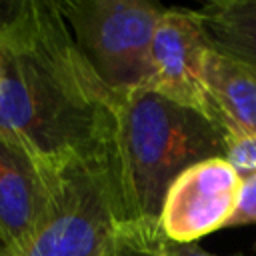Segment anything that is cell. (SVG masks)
Wrapping results in <instances>:
<instances>
[{"label": "cell", "mask_w": 256, "mask_h": 256, "mask_svg": "<svg viewBox=\"0 0 256 256\" xmlns=\"http://www.w3.org/2000/svg\"><path fill=\"white\" fill-rule=\"evenodd\" d=\"M114 96L78 50L58 2L22 0L0 32V132L48 168L102 156Z\"/></svg>", "instance_id": "cell-1"}, {"label": "cell", "mask_w": 256, "mask_h": 256, "mask_svg": "<svg viewBox=\"0 0 256 256\" xmlns=\"http://www.w3.org/2000/svg\"><path fill=\"white\" fill-rule=\"evenodd\" d=\"M224 154L222 130L200 110L148 88L114 96L106 164L126 226L156 230L170 184L190 166Z\"/></svg>", "instance_id": "cell-2"}, {"label": "cell", "mask_w": 256, "mask_h": 256, "mask_svg": "<svg viewBox=\"0 0 256 256\" xmlns=\"http://www.w3.org/2000/svg\"><path fill=\"white\" fill-rule=\"evenodd\" d=\"M124 228L106 154L76 158L54 168L48 208L14 256H106Z\"/></svg>", "instance_id": "cell-3"}, {"label": "cell", "mask_w": 256, "mask_h": 256, "mask_svg": "<svg viewBox=\"0 0 256 256\" xmlns=\"http://www.w3.org/2000/svg\"><path fill=\"white\" fill-rule=\"evenodd\" d=\"M72 38L114 94L146 88L150 44L166 6L148 0H62Z\"/></svg>", "instance_id": "cell-4"}, {"label": "cell", "mask_w": 256, "mask_h": 256, "mask_svg": "<svg viewBox=\"0 0 256 256\" xmlns=\"http://www.w3.org/2000/svg\"><path fill=\"white\" fill-rule=\"evenodd\" d=\"M242 178L224 158H210L184 170L168 188L158 228L174 244H196L226 228L238 200Z\"/></svg>", "instance_id": "cell-5"}, {"label": "cell", "mask_w": 256, "mask_h": 256, "mask_svg": "<svg viewBox=\"0 0 256 256\" xmlns=\"http://www.w3.org/2000/svg\"><path fill=\"white\" fill-rule=\"evenodd\" d=\"M210 42L196 10L166 8L152 36L146 88L204 114L202 58Z\"/></svg>", "instance_id": "cell-6"}, {"label": "cell", "mask_w": 256, "mask_h": 256, "mask_svg": "<svg viewBox=\"0 0 256 256\" xmlns=\"http://www.w3.org/2000/svg\"><path fill=\"white\" fill-rule=\"evenodd\" d=\"M58 168V166H56ZM54 168L0 132V248L14 256L36 232L52 192Z\"/></svg>", "instance_id": "cell-7"}, {"label": "cell", "mask_w": 256, "mask_h": 256, "mask_svg": "<svg viewBox=\"0 0 256 256\" xmlns=\"http://www.w3.org/2000/svg\"><path fill=\"white\" fill-rule=\"evenodd\" d=\"M204 116L224 140L256 134V70L208 46L202 58Z\"/></svg>", "instance_id": "cell-8"}, {"label": "cell", "mask_w": 256, "mask_h": 256, "mask_svg": "<svg viewBox=\"0 0 256 256\" xmlns=\"http://www.w3.org/2000/svg\"><path fill=\"white\" fill-rule=\"evenodd\" d=\"M196 12L212 48L256 70V0H214Z\"/></svg>", "instance_id": "cell-9"}, {"label": "cell", "mask_w": 256, "mask_h": 256, "mask_svg": "<svg viewBox=\"0 0 256 256\" xmlns=\"http://www.w3.org/2000/svg\"><path fill=\"white\" fill-rule=\"evenodd\" d=\"M162 236L164 234L160 232V228L150 230L126 226L106 256H156Z\"/></svg>", "instance_id": "cell-10"}, {"label": "cell", "mask_w": 256, "mask_h": 256, "mask_svg": "<svg viewBox=\"0 0 256 256\" xmlns=\"http://www.w3.org/2000/svg\"><path fill=\"white\" fill-rule=\"evenodd\" d=\"M224 160L238 172L240 178L254 174L256 172V134L228 138Z\"/></svg>", "instance_id": "cell-11"}, {"label": "cell", "mask_w": 256, "mask_h": 256, "mask_svg": "<svg viewBox=\"0 0 256 256\" xmlns=\"http://www.w3.org/2000/svg\"><path fill=\"white\" fill-rule=\"evenodd\" d=\"M246 224H256V172L242 178L236 208L226 228L246 226Z\"/></svg>", "instance_id": "cell-12"}, {"label": "cell", "mask_w": 256, "mask_h": 256, "mask_svg": "<svg viewBox=\"0 0 256 256\" xmlns=\"http://www.w3.org/2000/svg\"><path fill=\"white\" fill-rule=\"evenodd\" d=\"M156 256H218V254H212V252L200 248L198 244H174L162 236Z\"/></svg>", "instance_id": "cell-13"}, {"label": "cell", "mask_w": 256, "mask_h": 256, "mask_svg": "<svg viewBox=\"0 0 256 256\" xmlns=\"http://www.w3.org/2000/svg\"><path fill=\"white\" fill-rule=\"evenodd\" d=\"M22 0H0V32L10 24V20L16 16Z\"/></svg>", "instance_id": "cell-14"}, {"label": "cell", "mask_w": 256, "mask_h": 256, "mask_svg": "<svg viewBox=\"0 0 256 256\" xmlns=\"http://www.w3.org/2000/svg\"><path fill=\"white\" fill-rule=\"evenodd\" d=\"M0 256H2V248H0Z\"/></svg>", "instance_id": "cell-15"}]
</instances>
